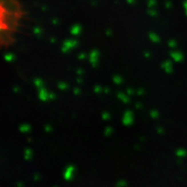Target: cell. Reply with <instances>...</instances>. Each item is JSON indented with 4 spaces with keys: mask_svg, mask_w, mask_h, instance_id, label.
<instances>
[{
    "mask_svg": "<svg viewBox=\"0 0 187 187\" xmlns=\"http://www.w3.org/2000/svg\"><path fill=\"white\" fill-rule=\"evenodd\" d=\"M79 31H80V27H79V26H75L72 29V33H73V35H77Z\"/></svg>",
    "mask_w": 187,
    "mask_h": 187,
    "instance_id": "1",
    "label": "cell"
},
{
    "mask_svg": "<svg viewBox=\"0 0 187 187\" xmlns=\"http://www.w3.org/2000/svg\"><path fill=\"white\" fill-rule=\"evenodd\" d=\"M155 5H156V0H149V1H148V6L150 8L154 7Z\"/></svg>",
    "mask_w": 187,
    "mask_h": 187,
    "instance_id": "2",
    "label": "cell"
},
{
    "mask_svg": "<svg viewBox=\"0 0 187 187\" xmlns=\"http://www.w3.org/2000/svg\"><path fill=\"white\" fill-rule=\"evenodd\" d=\"M148 13H149V15H153V16H156V15H157V12H156L155 10H149Z\"/></svg>",
    "mask_w": 187,
    "mask_h": 187,
    "instance_id": "3",
    "label": "cell"
},
{
    "mask_svg": "<svg viewBox=\"0 0 187 187\" xmlns=\"http://www.w3.org/2000/svg\"><path fill=\"white\" fill-rule=\"evenodd\" d=\"M127 2H128L129 4H134L135 3V0H127Z\"/></svg>",
    "mask_w": 187,
    "mask_h": 187,
    "instance_id": "4",
    "label": "cell"
},
{
    "mask_svg": "<svg viewBox=\"0 0 187 187\" xmlns=\"http://www.w3.org/2000/svg\"><path fill=\"white\" fill-rule=\"evenodd\" d=\"M166 7H171V2H166Z\"/></svg>",
    "mask_w": 187,
    "mask_h": 187,
    "instance_id": "5",
    "label": "cell"
},
{
    "mask_svg": "<svg viewBox=\"0 0 187 187\" xmlns=\"http://www.w3.org/2000/svg\"><path fill=\"white\" fill-rule=\"evenodd\" d=\"M184 6H185V8H186V10H187V2H186V3H185V4H184ZM186 12H187V11H186Z\"/></svg>",
    "mask_w": 187,
    "mask_h": 187,
    "instance_id": "6",
    "label": "cell"
}]
</instances>
